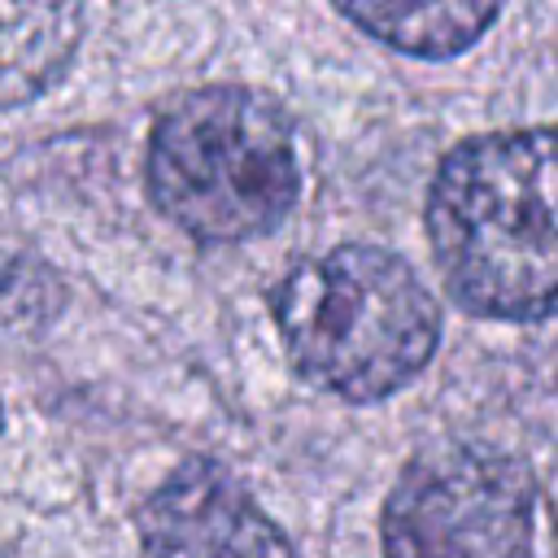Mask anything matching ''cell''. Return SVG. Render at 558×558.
I'll return each mask as SVG.
<instances>
[{"mask_svg":"<svg viewBox=\"0 0 558 558\" xmlns=\"http://www.w3.org/2000/svg\"><path fill=\"white\" fill-rule=\"evenodd\" d=\"M427 240L458 305L480 318L558 314V126L488 131L445 153Z\"/></svg>","mask_w":558,"mask_h":558,"instance_id":"6da1fadb","label":"cell"},{"mask_svg":"<svg viewBox=\"0 0 558 558\" xmlns=\"http://www.w3.org/2000/svg\"><path fill=\"white\" fill-rule=\"evenodd\" d=\"M292 371L344 401L405 388L440 344V305L388 248L336 244L296 257L270 288Z\"/></svg>","mask_w":558,"mask_h":558,"instance_id":"7a4b0ae2","label":"cell"},{"mask_svg":"<svg viewBox=\"0 0 558 558\" xmlns=\"http://www.w3.org/2000/svg\"><path fill=\"white\" fill-rule=\"evenodd\" d=\"M144 187L148 201L201 244L266 235L301 196L292 118L257 87H196L157 118Z\"/></svg>","mask_w":558,"mask_h":558,"instance_id":"3957f363","label":"cell"},{"mask_svg":"<svg viewBox=\"0 0 558 558\" xmlns=\"http://www.w3.org/2000/svg\"><path fill=\"white\" fill-rule=\"evenodd\" d=\"M384 558H532L536 480L523 458L445 440L397 475L384 519Z\"/></svg>","mask_w":558,"mask_h":558,"instance_id":"277c9868","label":"cell"},{"mask_svg":"<svg viewBox=\"0 0 558 558\" xmlns=\"http://www.w3.org/2000/svg\"><path fill=\"white\" fill-rule=\"evenodd\" d=\"M148 558H296L283 527L205 458L179 462L140 506Z\"/></svg>","mask_w":558,"mask_h":558,"instance_id":"5b68a950","label":"cell"},{"mask_svg":"<svg viewBox=\"0 0 558 558\" xmlns=\"http://www.w3.org/2000/svg\"><path fill=\"white\" fill-rule=\"evenodd\" d=\"M78 35L74 4H0V109L44 96L74 61Z\"/></svg>","mask_w":558,"mask_h":558,"instance_id":"8992f818","label":"cell"},{"mask_svg":"<svg viewBox=\"0 0 558 558\" xmlns=\"http://www.w3.org/2000/svg\"><path fill=\"white\" fill-rule=\"evenodd\" d=\"M336 13L366 31L371 39L418 57V61H449L466 52L501 13V4L480 0H449V4H349L340 0Z\"/></svg>","mask_w":558,"mask_h":558,"instance_id":"52a82bcc","label":"cell"},{"mask_svg":"<svg viewBox=\"0 0 558 558\" xmlns=\"http://www.w3.org/2000/svg\"><path fill=\"white\" fill-rule=\"evenodd\" d=\"M0 427H4V405H0Z\"/></svg>","mask_w":558,"mask_h":558,"instance_id":"ba28073f","label":"cell"}]
</instances>
